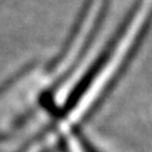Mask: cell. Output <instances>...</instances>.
<instances>
[{"label": "cell", "instance_id": "6da1fadb", "mask_svg": "<svg viewBox=\"0 0 152 152\" xmlns=\"http://www.w3.org/2000/svg\"><path fill=\"white\" fill-rule=\"evenodd\" d=\"M61 152H68V148H67V144L64 140H61Z\"/></svg>", "mask_w": 152, "mask_h": 152}]
</instances>
